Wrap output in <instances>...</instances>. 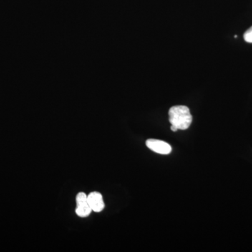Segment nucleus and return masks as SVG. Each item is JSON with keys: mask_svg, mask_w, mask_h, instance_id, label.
Instances as JSON below:
<instances>
[{"mask_svg": "<svg viewBox=\"0 0 252 252\" xmlns=\"http://www.w3.org/2000/svg\"><path fill=\"white\" fill-rule=\"evenodd\" d=\"M168 114L170 124L177 127L178 130H187L193 120L190 110L187 106H174L170 109Z\"/></svg>", "mask_w": 252, "mask_h": 252, "instance_id": "obj_1", "label": "nucleus"}, {"mask_svg": "<svg viewBox=\"0 0 252 252\" xmlns=\"http://www.w3.org/2000/svg\"><path fill=\"white\" fill-rule=\"evenodd\" d=\"M88 202L90 205L91 210L94 212H100L104 210V203L102 194L99 192H91L87 195Z\"/></svg>", "mask_w": 252, "mask_h": 252, "instance_id": "obj_4", "label": "nucleus"}, {"mask_svg": "<svg viewBox=\"0 0 252 252\" xmlns=\"http://www.w3.org/2000/svg\"><path fill=\"white\" fill-rule=\"evenodd\" d=\"M244 39L248 43H252V27L249 28L244 34Z\"/></svg>", "mask_w": 252, "mask_h": 252, "instance_id": "obj_5", "label": "nucleus"}, {"mask_svg": "<svg viewBox=\"0 0 252 252\" xmlns=\"http://www.w3.org/2000/svg\"><path fill=\"white\" fill-rule=\"evenodd\" d=\"M170 129H171L172 131H173V132H177V130H178V129H177V127H175V126H171V127H170Z\"/></svg>", "mask_w": 252, "mask_h": 252, "instance_id": "obj_6", "label": "nucleus"}, {"mask_svg": "<svg viewBox=\"0 0 252 252\" xmlns=\"http://www.w3.org/2000/svg\"><path fill=\"white\" fill-rule=\"evenodd\" d=\"M77 207H76V214L79 217H87L91 215V210L89 202H88L87 195L84 192H80L76 197Z\"/></svg>", "mask_w": 252, "mask_h": 252, "instance_id": "obj_2", "label": "nucleus"}, {"mask_svg": "<svg viewBox=\"0 0 252 252\" xmlns=\"http://www.w3.org/2000/svg\"><path fill=\"white\" fill-rule=\"evenodd\" d=\"M146 144L149 149L156 153L166 155L171 153L172 152L171 146L163 141L149 139L146 142Z\"/></svg>", "mask_w": 252, "mask_h": 252, "instance_id": "obj_3", "label": "nucleus"}]
</instances>
